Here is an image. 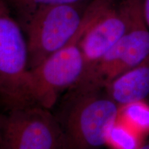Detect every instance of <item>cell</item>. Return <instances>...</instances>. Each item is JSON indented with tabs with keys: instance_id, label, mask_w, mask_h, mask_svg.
<instances>
[{
	"instance_id": "obj_1",
	"label": "cell",
	"mask_w": 149,
	"mask_h": 149,
	"mask_svg": "<svg viewBox=\"0 0 149 149\" xmlns=\"http://www.w3.org/2000/svg\"><path fill=\"white\" fill-rule=\"evenodd\" d=\"M120 109L105 89L74 86L62 99L55 117L62 149H102L107 146Z\"/></svg>"
},
{
	"instance_id": "obj_2",
	"label": "cell",
	"mask_w": 149,
	"mask_h": 149,
	"mask_svg": "<svg viewBox=\"0 0 149 149\" xmlns=\"http://www.w3.org/2000/svg\"><path fill=\"white\" fill-rule=\"evenodd\" d=\"M88 22L86 12L82 27L67 45L29 70L26 92L29 104L51 110L59 96L80 82L85 74V62L79 40Z\"/></svg>"
},
{
	"instance_id": "obj_3",
	"label": "cell",
	"mask_w": 149,
	"mask_h": 149,
	"mask_svg": "<svg viewBox=\"0 0 149 149\" xmlns=\"http://www.w3.org/2000/svg\"><path fill=\"white\" fill-rule=\"evenodd\" d=\"M88 4L48 6L35 10L22 26L26 33L29 69L64 47L82 27Z\"/></svg>"
},
{
	"instance_id": "obj_4",
	"label": "cell",
	"mask_w": 149,
	"mask_h": 149,
	"mask_svg": "<svg viewBox=\"0 0 149 149\" xmlns=\"http://www.w3.org/2000/svg\"><path fill=\"white\" fill-rule=\"evenodd\" d=\"M11 11L7 0H0V100L6 109L29 105L27 42Z\"/></svg>"
},
{
	"instance_id": "obj_5",
	"label": "cell",
	"mask_w": 149,
	"mask_h": 149,
	"mask_svg": "<svg viewBox=\"0 0 149 149\" xmlns=\"http://www.w3.org/2000/svg\"><path fill=\"white\" fill-rule=\"evenodd\" d=\"M142 0H130L131 23L125 35L75 86L103 89L115 78L149 56V28L141 8Z\"/></svg>"
},
{
	"instance_id": "obj_6",
	"label": "cell",
	"mask_w": 149,
	"mask_h": 149,
	"mask_svg": "<svg viewBox=\"0 0 149 149\" xmlns=\"http://www.w3.org/2000/svg\"><path fill=\"white\" fill-rule=\"evenodd\" d=\"M1 149H62L53 113L30 104L0 113Z\"/></svg>"
},
{
	"instance_id": "obj_7",
	"label": "cell",
	"mask_w": 149,
	"mask_h": 149,
	"mask_svg": "<svg viewBox=\"0 0 149 149\" xmlns=\"http://www.w3.org/2000/svg\"><path fill=\"white\" fill-rule=\"evenodd\" d=\"M87 10L88 22L79 40L85 62L84 77L126 34L131 23L130 0L118 3L114 0H91Z\"/></svg>"
},
{
	"instance_id": "obj_8",
	"label": "cell",
	"mask_w": 149,
	"mask_h": 149,
	"mask_svg": "<svg viewBox=\"0 0 149 149\" xmlns=\"http://www.w3.org/2000/svg\"><path fill=\"white\" fill-rule=\"evenodd\" d=\"M104 89L120 107L146 100L149 95V56L113 79Z\"/></svg>"
},
{
	"instance_id": "obj_9",
	"label": "cell",
	"mask_w": 149,
	"mask_h": 149,
	"mask_svg": "<svg viewBox=\"0 0 149 149\" xmlns=\"http://www.w3.org/2000/svg\"><path fill=\"white\" fill-rule=\"evenodd\" d=\"M117 120L146 139L149 135V103L145 100L121 107Z\"/></svg>"
},
{
	"instance_id": "obj_10",
	"label": "cell",
	"mask_w": 149,
	"mask_h": 149,
	"mask_svg": "<svg viewBox=\"0 0 149 149\" xmlns=\"http://www.w3.org/2000/svg\"><path fill=\"white\" fill-rule=\"evenodd\" d=\"M146 138L120 121H117L110 130L107 146L111 149H138Z\"/></svg>"
},
{
	"instance_id": "obj_11",
	"label": "cell",
	"mask_w": 149,
	"mask_h": 149,
	"mask_svg": "<svg viewBox=\"0 0 149 149\" xmlns=\"http://www.w3.org/2000/svg\"><path fill=\"white\" fill-rule=\"evenodd\" d=\"M87 0H7L10 8L15 10L21 26L35 10L48 6L72 4L85 2Z\"/></svg>"
},
{
	"instance_id": "obj_12",
	"label": "cell",
	"mask_w": 149,
	"mask_h": 149,
	"mask_svg": "<svg viewBox=\"0 0 149 149\" xmlns=\"http://www.w3.org/2000/svg\"><path fill=\"white\" fill-rule=\"evenodd\" d=\"M141 8L144 20L149 28V0H142Z\"/></svg>"
},
{
	"instance_id": "obj_13",
	"label": "cell",
	"mask_w": 149,
	"mask_h": 149,
	"mask_svg": "<svg viewBox=\"0 0 149 149\" xmlns=\"http://www.w3.org/2000/svg\"><path fill=\"white\" fill-rule=\"evenodd\" d=\"M138 149H149V141H146V142H145L141 147H139Z\"/></svg>"
},
{
	"instance_id": "obj_14",
	"label": "cell",
	"mask_w": 149,
	"mask_h": 149,
	"mask_svg": "<svg viewBox=\"0 0 149 149\" xmlns=\"http://www.w3.org/2000/svg\"><path fill=\"white\" fill-rule=\"evenodd\" d=\"M0 149H1V147H0Z\"/></svg>"
}]
</instances>
